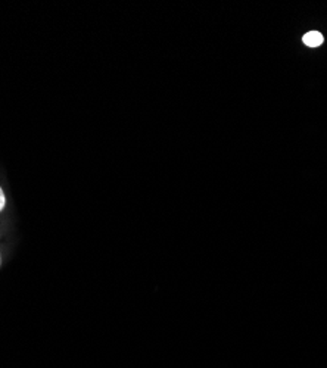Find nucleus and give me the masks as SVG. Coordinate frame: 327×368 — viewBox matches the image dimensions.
I'll use <instances>...</instances> for the list:
<instances>
[{
    "mask_svg": "<svg viewBox=\"0 0 327 368\" xmlns=\"http://www.w3.org/2000/svg\"><path fill=\"white\" fill-rule=\"evenodd\" d=\"M303 40L308 47H317L323 43V36L319 31H310L304 36Z\"/></svg>",
    "mask_w": 327,
    "mask_h": 368,
    "instance_id": "obj_1",
    "label": "nucleus"
},
{
    "mask_svg": "<svg viewBox=\"0 0 327 368\" xmlns=\"http://www.w3.org/2000/svg\"><path fill=\"white\" fill-rule=\"evenodd\" d=\"M5 206V194H3V190L0 189V211H2Z\"/></svg>",
    "mask_w": 327,
    "mask_h": 368,
    "instance_id": "obj_2",
    "label": "nucleus"
}]
</instances>
